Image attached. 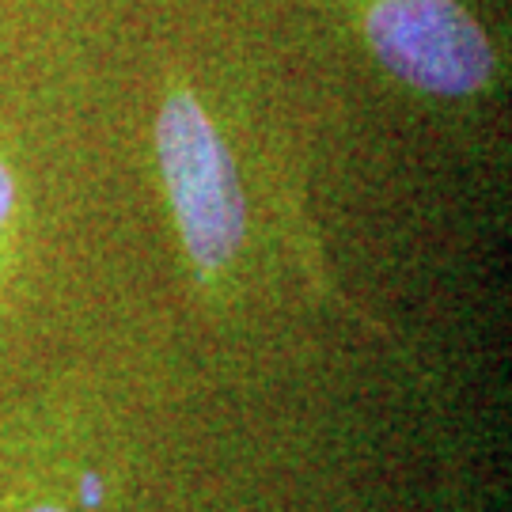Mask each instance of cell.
<instances>
[{"instance_id":"cell-2","label":"cell","mask_w":512,"mask_h":512,"mask_svg":"<svg viewBox=\"0 0 512 512\" xmlns=\"http://www.w3.org/2000/svg\"><path fill=\"white\" fill-rule=\"evenodd\" d=\"M357 35L376 65L410 92L475 99L494 92V38L463 0H349Z\"/></svg>"},{"instance_id":"cell-3","label":"cell","mask_w":512,"mask_h":512,"mask_svg":"<svg viewBox=\"0 0 512 512\" xmlns=\"http://www.w3.org/2000/svg\"><path fill=\"white\" fill-rule=\"evenodd\" d=\"M19 209H23V198H19L16 171L0 160V281H4V270L12 266V247L19 239Z\"/></svg>"},{"instance_id":"cell-4","label":"cell","mask_w":512,"mask_h":512,"mask_svg":"<svg viewBox=\"0 0 512 512\" xmlns=\"http://www.w3.org/2000/svg\"><path fill=\"white\" fill-rule=\"evenodd\" d=\"M4 512H76L73 501H65L61 494H50V490H42V494H16L8 501V509Z\"/></svg>"},{"instance_id":"cell-1","label":"cell","mask_w":512,"mask_h":512,"mask_svg":"<svg viewBox=\"0 0 512 512\" xmlns=\"http://www.w3.org/2000/svg\"><path fill=\"white\" fill-rule=\"evenodd\" d=\"M156 167L164 179L171 224L202 296L232 293L247 247V198L228 137L202 95L186 84L167 88L156 110Z\"/></svg>"}]
</instances>
